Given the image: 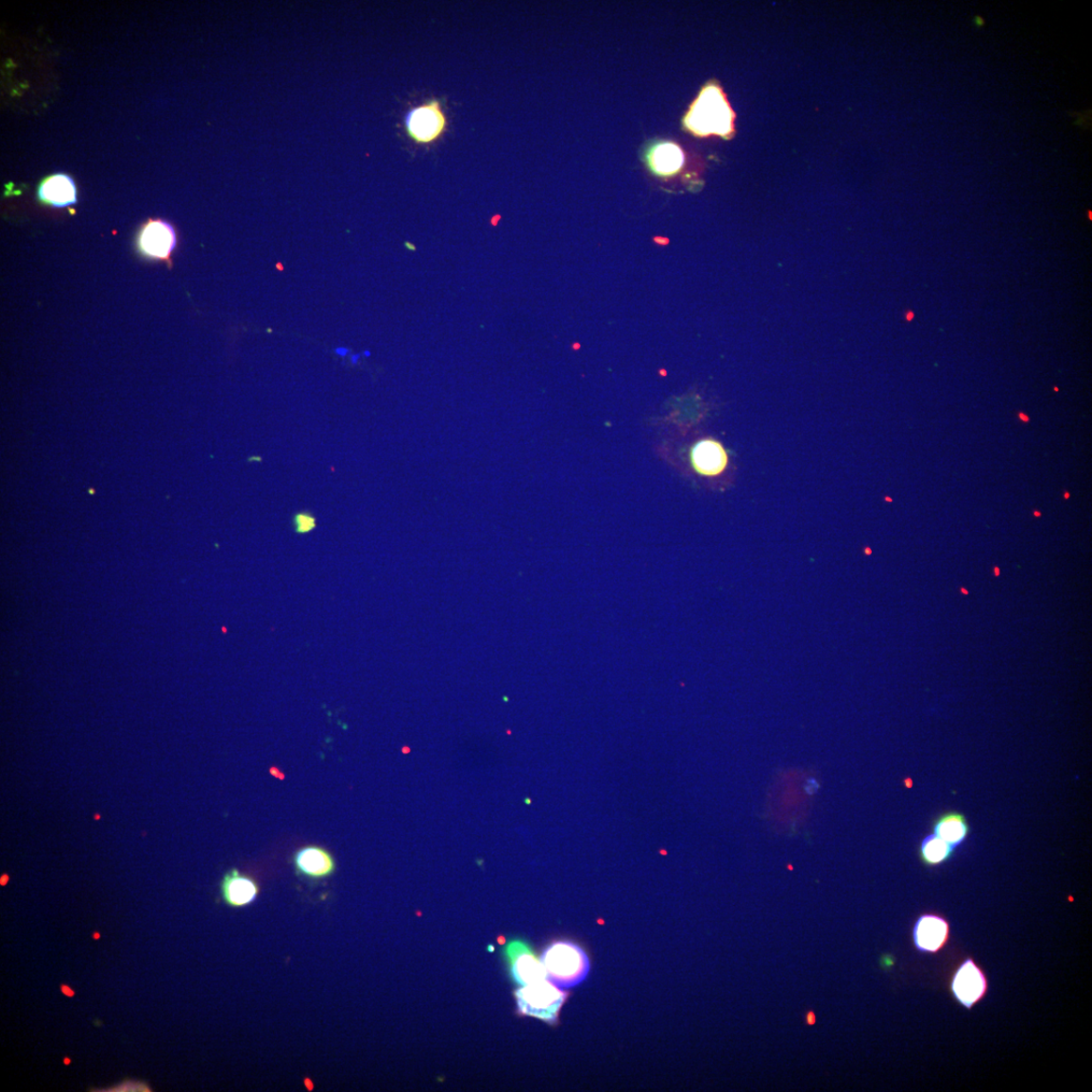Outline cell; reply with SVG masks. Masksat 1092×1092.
I'll return each mask as SVG.
<instances>
[{"label": "cell", "mask_w": 1092, "mask_h": 1092, "mask_svg": "<svg viewBox=\"0 0 1092 1092\" xmlns=\"http://www.w3.org/2000/svg\"><path fill=\"white\" fill-rule=\"evenodd\" d=\"M221 895L229 907L244 908L256 900L260 895V886L250 876L232 869L224 876Z\"/></svg>", "instance_id": "8fae6325"}, {"label": "cell", "mask_w": 1092, "mask_h": 1092, "mask_svg": "<svg viewBox=\"0 0 1092 1092\" xmlns=\"http://www.w3.org/2000/svg\"><path fill=\"white\" fill-rule=\"evenodd\" d=\"M548 979L559 988L579 985L590 972V960L580 946L569 941L551 944L540 958Z\"/></svg>", "instance_id": "6da1fadb"}, {"label": "cell", "mask_w": 1092, "mask_h": 1092, "mask_svg": "<svg viewBox=\"0 0 1092 1092\" xmlns=\"http://www.w3.org/2000/svg\"><path fill=\"white\" fill-rule=\"evenodd\" d=\"M932 832L953 847L964 843L970 833V826L964 814L947 811L938 816L932 823Z\"/></svg>", "instance_id": "4fadbf2b"}, {"label": "cell", "mask_w": 1092, "mask_h": 1092, "mask_svg": "<svg viewBox=\"0 0 1092 1092\" xmlns=\"http://www.w3.org/2000/svg\"><path fill=\"white\" fill-rule=\"evenodd\" d=\"M370 354H371V353H370V351H368V350H367V351H365V352H364V355H365L366 357H369V356H370Z\"/></svg>", "instance_id": "44dd1931"}, {"label": "cell", "mask_w": 1092, "mask_h": 1092, "mask_svg": "<svg viewBox=\"0 0 1092 1092\" xmlns=\"http://www.w3.org/2000/svg\"><path fill=\"white\" fill-rule=\"evenodd\" d=\"M952 993L963 1007L971 1010L985 997L988 981L983 970L971 958L959 966L952 980Z\"/></svg>", "instance_id": "8992f818"}, {"label": "cell", "mask_w": 1092, "mask_h": 1092, "mask_svg": "<svg viewBox=\"0 0 1092 1092\" xmlns=\"http://www.w3.org/2000/svg\"><path fill=\"white\" fill-rule=\"evenodd\" d=\"M913 935L919 952L935 954L949 941L950 925L942 915L926 913L917 918Z\"/></svg>", "instance_id": "ba28073f"}, {"label": "cell", "mask_w": 1092, "mask_h": 1092, "mask_svg": "<svg viewBox=\"0 0 1092 1092\" xmlns=\"http://www.w3.org/2000/svg\"><path fill=\"white\" fill-rule=\"evenodd\" d=\"M973 24H974V25H975L977 27H981V26H984V24H985V21H984V19H983V18H981V17H980V16H976V17L974 18V20H973Z\"/></svg>", "instance_id": "e0dca14e"}, {"label": "cell", "mask_w": 1092, "mask_h": 1092, "mask_svg": "<svg viewBox=\"0 0 1092 1092\" xmlns=\"http://www.w3.org/2000/svg\"><path fill=\"white\" fill-rule=\"evenodd\" d=\"M512 981L520 986L537 982L546 979V972L533 947L517 939L510 941L504 949Z\"/></svg>", "instance_id": "5b68a950"}, {"label": "cell", "mask_w": 1092, "mask_h": 1092, "mask_svg": "<svg viewBox=\"0 0 1092 1092\" xmlns=\"http://www.w3.org/2000/svg\"><path fill=\"white\" fill-rule=\"evenodd\" d=\"M293 526L296 534L308 535L317 527V520L311 512L300 511L295 514Z\"/></svg>", "instance_id": "2e32d148"}, {"label": "cell", "mask_w": 1092, "mask_h": 1092, "mask_svg": "<svg viewBox=\"0 0 1092 1092\" xmlns=\"http://www.w3.org/2000/svg\"><path fill=\"white\" fill-rule=\"evenodd\" d=\"M447 126L444 112L437 100L412 110L406 117L409 136L420 144L437 140Z\"/></svg>", "instance_id": "52a82bcc"}, {"label": "cell", "mask_w": 1092, "mask_h": 1092, "mask_svg": "<svg viewBox=\"0 0 1092 1092\" xmlns=\"http://www.w3.org/2000/svg\"><path fill=\"white\" fill-rule=\"evenodd\" d=\"M955 853V847L946 843L936 835L926 837L919 846V858L928 867H936L949 861Z\"/></svg>", "instance_id": "5bb4252c"}, {"label": "cell", "mask_w": 1092, "mask_h": 1092, "mask_svg": "<svg viewBox=\"0 0 1092 1092\" xmlns=\"http://www.w3.org/2000/svg\"><path fill=\"white\" fill-rule=\"evenodd\" d=\"M136 244L143 257L163 262L171 266V256L178 247L176 229L161 219L149 220L142 226Z\"/></svg>", "instance_id": "277c9868"}, {"label": "cell", "mask_w": 1092, "mask_h": 1092, "mask_svg": "<svg viewBox=\"0 0 1092 1092\" xmlns=\"http://www.w3.org/2000/svg\"><path fill=\"white\" fill-rule=\"evenodd\" d=\"M691 464L702 477H721L729 466V455L720 441L707 437L694 444Z\"/></svg>", "instance_id": "9c48e42d"}, {"label": "cell", "mask_w": 1092, "mask_h": 1092, "mask_svg": "<svg viewBox=\"0 0 1092 1092\" xmlns=\"http://www.w3.org/2000/svg\"><path fill=\"white\" fill-rule=\"evenodd\" d=\"M248 462H249V463H262V462H263V457H261V456H251V457H249V458H248Z\"/></svg>", "instance_id": "d6986e66"}, {"label": "cell", "mask_w": 1092, "mask_h": 1092, "mask_svg": "<svg viewBox=\"0 0 1092 1092\" xmlns=\"http://www.w3.org/2000/svg\"><path fill=\"white\" fill-rule=\"evenodd\" d=\"M567 997L565 991L549 980L521 986L515 993L520 1014L549 1024L556 1023Z\"/></svg>", "instance_id": "3957f363"}, {"label": "cell", "mask_w": 1092, "mask_h": 1092, "mask_svg": "<svg viewBox=\"0 0 1092 1092\" xmlns=\"http://www.w3.org/2000/svg\"><path fill=\"white\" fill-rule=\"evenodd\" d=\"M294 865L299 875L312 880L328 879L336 871L333 855L317 845H308L299 850L294 856Z\"/></svg>", "instance_id": "30bf717a"}, {"label": "cell", "mask_w": 1092, "mask_h": 1092, "mask_svg": "<svg viewBox=\"0 0 1092 1092\" xmlns=\"http://www.w3.org/2000/svg\"><path fill=\"white\" fill-rule=\"evenodd\" d=\"M38 197L43 204L52 208L75 206L77 203V184L68 175H53L40 184Z\"/></svg>", "instance_id": "7c38bea8"}, {"label": "cell", "mask_w": 1092, "mask_h": 1092, "mask_svg": "<svg viewBox=\"0 0 1092 1092\" xmlns=\"http://www.w3.org/2000/svg\"><path fill=\"white\" fill-rule=\"evenodd\" d=\"M335 352H336V354H337V355H339V356H341V357H345V356H348V355H349V353H350V350H348V349H345V348H339V349H337V350H335Z\"/></svg>", "instance_id": "ac0fdd59"}, {"label": "cell", "mask_w": 1092, "mask_h": 1092, "mask_svg": "<svg viewBox=\"0 0 1092 1092\" xmlns=\"http://www.w3.org/2000/svg\"><path fill=\"white\" fill-rule=\"evenodd\" d=\"M686 125L697 135L727 136L734 130V113L722 91L708 86L690 111Z\"/></svg>", "instance_id": "7a4b0ae2"}, {"label": "cell", "mask_w": 1092, "mask_h": 1092, "mask_svg": "<svg viewBox=\"0 0 1092 1092\" xmlns=\"http://www.w3.org/2000/svg\"><path fill=\"white\" fill-rule=\"evenodd\" d=\"M684 162L681 149L674 144H663L652 155V165L657 174L671 176L676 174Z\"/></svg>", "instance_id": "9a60e30c"}, {"label": "cell", "mask_w": 1092, "mask_h": 1092, "mask_svg": "<svg viewBox=\"0 0 1092 1092\" xmlns=\"http://www.w3.org/2000/svg\"><path fill=\"white\" fill-rule=\"evenodd\" d=\"M361 357H362V355H361V354H353V355H351V358H350V359H351V363H352V365H357V364H358V362H359V359H361Z\"/></svg>", "instance_id": "ffe728a7"}]
</instances>
